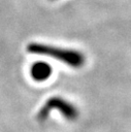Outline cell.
<instances>
[{"mask_svg": "<svg viewBox=\"0 0 131 132\" xmlns=\"http://www.w3.org/2000/svg\"><path fill=\"white\" fill-rule=\"evenodd\" d=\"M27 51L32 54L37 55H45L53 57L56 60H59L63 63L68 64L71 67L78 68L84 65L85 57L77 51L73 50H65L52 45L41 44V43H30L27 46Z\"/></svg>", "mask_w": 131, "mask_h": 132, "instance_id": "cell-1", "label": "cell"}, {"mask_svg": "<svg viewBox=\"0 0 131 132\" xmlns=\"http://www.w3.org/2000/svg\"><path fill=\"white\" fill-rule=\"evenodd\" d=\"M53 109L59 110L63 114V117L66 118L67 120H75L78 114L77 109L68 101L64 100L61 97H52L46 100V102L38 111V114H37L38 120L44 121Z\"/></svg>", "mask_w": 131, "mask_h": 132, "instance_id": "cell-2", "label": "cell"}, {"mask_svg": "<svg viewBox=\"0 0 131 132\" xmlns=\"http://www.w3.org/2000/svg\"><path fill=\"white\" fill-rule=\"evenodd\" d=\"M30 74L33 79L37 81H43L51 76L52 68L45 62H36L31 66Z\"/></svg>", "mask_w": 131, "mask_h": 132, "instance_id": "cell-3", "label": "cell"}]
</instances>
